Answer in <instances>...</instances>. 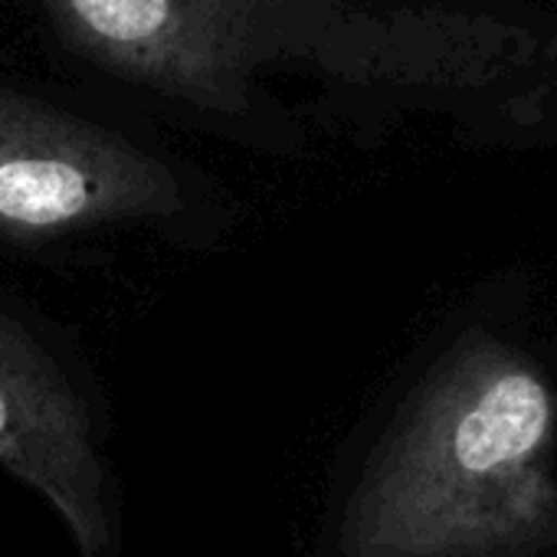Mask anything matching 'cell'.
Instances as JSON below:
<instances>
[{
	"label": "cell",
	"mask_w": 557,
	"mask_h": 557,
	"mask_svg": "<svg viewBox=\"0 0 557 557\" xmlns=\"http://www.w3.org/2000/svg\"><path fill=\"white\" fill-rule=\"evenodd\" d=\"M57 40L102 73L239 119L275 73L335 66L332 0H37Z\"/></svg>",
	"instance_id": "6da1fadb"
},
{
	"label": "cell",
	"mask_w": 557,
	"mask_h": 557,
	"mask_svg": "<svg viewBox=\"0 0 557 557\" xmlns=\"http://www.w3.org/2000/svg\"><path fill=\"white\" fill-rule=\"evenodd\" d=\"M184 213V181L161 154L40 96L0 86L4 239L50 243Z\"/></svg>",
	"instance_id": "7a4b0ae2"
},
{
	"label": "cell",
	"mask_w": 557,
	"mask_h": 557,
	"mask_svg": "<svg viewBox=\"0 0 557 557\" xmlns=\"http://www.w3.org/2000/svg\"><path fill=\"white\" fill-rule=\"evenodd\" d=\"M547 423L544 391L524 377H498L456 423L453 456L466 472H488L534 449Z\"/></svg>",
	"instance_id": "277c9868"
},
{
	"label": "cell",
	"mask_w": 557,
	"mask_h": 557,
	"mask_svg": "<svg viewBox=\"0 0 557 557\" xmlns=\"http://www.w3.org/2000/svg\"><path fill=\"white\" fill-rule=\"evenodd\" d=\"M0 466L70 528L83 557H115L119 521L92 413L53 351L0 309Z\"/></svg>",
	"instance_id": "3957f363"
}]
</instances>
